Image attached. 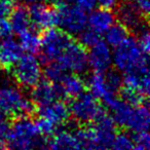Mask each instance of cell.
<instances>
[{"mask_svg": "<svg viewBox=\"0 0 150 150\" xmlns=\"http://www.w3.org/2000/svg\"><path fill=\"white\" fill-rule=\"evenodd\" d=\"M25 97L18 88H4L0 90V111L7 119L21 116Z\"/></svg>", "mask_w": 150, "mask_h": 150, "instance_id": "9c48e42d", "label": "cell"}, {"mask_svg": "<svg viewBox=\"0 0 150 150\" xmlns=\"http://www.w3.org/2000/svg\"><path fill=\"white\" fill-rule=\"evenodd\" d=\"M18 4V0H0V19H8Z\"/></svg>", "mask_w": 150, "mask_h": 150, "instance_id": "f1b7e54d", "label": "cell"}, {"mask_svg": "<svg viewBox=\"0 0 150 150\" xmlns=\"http://www.w3.org/2000/svg\"><path fill=\"white\" fill-rule=\"evenodd\" d=\"M149 127V110L148 105H140L133 108L127 125V129H132L134 132L148 131Z\"/></svg>", "mask_w": 150, "mask_h": 150, "instance_id": "ac0fdd59", "label": "cell"}, {"mask_svg": "<svg viewBox=\"0 0 150 150\" xmlns=\"http://www.w3.org/2000/svg\"><path fill=\"white\" fill-rule=\"evenodd\" d=\"M61 83H62L61 86L64 90L67 102L78 97L79 95L83 94L84 92L88 90V83L84 81V79L78 73L66 75L64 79L61 81Z\"/></svg>", "mask_w": 150, "mask_h": 150, "instance_id": "5bb4252c", "label": "cell"}, {"mask_svg": "<svg viewBox=\"0 0 150 150\" xmlns=\"http://www.w3.org/2000/svg\"><path fill=\"white\" fill-rule=\"evenodd\" d=\"M57 61L66 70L78 74L83 73L88 67V47L74 38V40L57 58Z\"/></svg>", "mask_w": 150, "mask_h": 150, "instance_id": "5b68a950", "label": "cell"}, {"mask_svg": "<svg viewBox=\"0 0 150 150\" xmlns=\"http://www.w3.org/2000/svg\"><path fill=\"white\" fill-rule=\"evenodd\" d=\"M115 16L112 9L108 8H99L93 11L88 18V24L91 28L98 33L102 34L114 23Z\"/></svg>", "mask_w": 150, "mask_h": 150, "instance_id": "2e32d148", "label": "cell"}, {"mask_svg": "<svg viewBox=\"0 0 150 150\" xmlns=\"http://www.w3.org/2000/svg\"><path fill=\"white\" fill-rule=\"evenodd\" d=\"M106 31H107V33H106L107 42H108L110 45L114 46V47L119 45L125 38H127L129 36L132 35L129 30L127 29L123 24H121L120 22H118V21L113 23Z\"/></svg>", "mask_w": 150, "mask_h": 150, "instance_id": "d6986e66", "label": "cell"}, {"mask_svg": "<svg viewBox=\"0 0 150 150\" xmlns=\"http://www.w3.org/2000/svg\"><path fill=\"white\" fill-rule=\"evenodd\" d=\"M114 64L118 70L125 72L145 70L148 69V54L142 52L136 38L131 35L116 46Z\"/></svg>", "mask_w": 150, "mask_h": 150, "instance_id": "6da1fadb", "label": "cell"}, {"mask_svg": "<svg viewBox=\"0 0 150 150\" xmlns=\"http://www.w3.org/2000/svg\"><path fill=\"white\" fill-rule=\"evenodd\" d=\"M31 99L38 107H42L57 100L66 101V96L60 83L52 82L44 78L40 79L31 88Z\"/></svg>", "mask_w": 150, "mask_h": 150, "instance_id": "ba28073f", "label": "cell"}, {"mask_svg": "<svg viewBox=\"0 0 150 150\" xmlns=\"http://www.w3.org/2000/svg\"><path fill=\"white\" fill-rule=\"evenodd\" d=\"M135 135L132 138L133 141L134 149H140V150H147L150 147V139L148 131H141V132H135Z\"/></svg>", "mask_w": 150, "mask_h": 150, "instance_id": "484cf974", "label": "cell"}, {"mask_svg": "<svg viewBox=\"0 0 150 150\" xmlns=\"http://www.w3.org/2000/svg\"><path fill=\"white\" fill-rule=\"evenodd\" d=\"M70 115L74 119L76 125H91L107 113L102 103L94 95L83 94L68 101Z\"/></svg>", "mask_w": 150, "mask_h": 150, "instance_id": "3957f363", "label": "cell"}, {"mask_svg": "<svg viewBox=\"0 0 150 150\" xmlns=\"http://www.w3.org/2000/svg\"><path fill=\"white\" fill-rule=\"evenodd\" d=\"M101 34L96 32L95 30L91 29V30H86V31L82 32L80 34L79 37V41L81 42L82 44L86 46V47H92L94 44H96L99 40H101Z\"/></svg>", "mask_w": 150, "mask_h": 150, "instance_id": "83f0119b", "label": "cell"}, {"mask_svg": "<svg viewBox=\"0 0 150 150\" xmlns=\"http://www.w3.org/2000/svg\"><path fill=\"white\" fill-rule=\"evenodd\" d=\"M136 40L138 42V45L141 48V50L145 54H149L150 50V39H149V32L147 30V27L142 28L140 31L136 33Z\"/></svg>", "mask_w": 150, "mask_h": 150, "instance_id": "4316f807", "label": "cell"}, {"mask_svg": "<svg viewBox=\"0 0 150 150\" xmlns=\"http://www.w3.org/2000/svg\"><path fill=\"white\" fill-rule=\"evenodd\" d=\"M9 18H11L9 22L11 24L13 31L17 34L23 33L24 31L30 29V27H31L29 7L27 5L18 3Z\"/></svg>", "mask_w": 150, "mask_h": 150, "instance_id": "e0dca14e", "label": "cell"}, {"mask_svg": "<svg viewBox=\"0 0 150 150\" xmlns=\"http://www.w3.org/2000/svg\"><path fill=\"white\" fill-rule=\"evenodd\" d=\"M117 95L122 101L127 102V104L132 105L133 107L140 106V105H148V97L143 95L142 93L138 92L133 88H127L121 86Z\"/></svg>", "mask_w": 150, "mask_h": 150, "instance_id": "ffe728a7", "label": "cell"}, {"mask_svg": "<svg viewBox=\"0 0 150 150\" xmlns=\"http://www.w3.org/2000/svg\"><path fill=\"white\" fill-rule=\"evenodd\" d=\"M66 69L60 64L57 60L44 64V76L46 79L52 82L60 83L66 76Z\"/></svg>", "mask_w": 150, "mask_h": 150, "instance_id": "7402d4cb", "label": "cell"}, {"mask_svg": "<svg viewBox=\"0 0 150 150\" xmlns=\"http://www.w3.org/2000/svg\"><path fill=\"white\" fill-rule=\"evenodd\" d=\"M111 64V54L107 44L102 40H99L96 44L92 46L88 54V65L92 66L94 71L105 72L108 70Z\"/></svg>", "mask_w": 150, "mask_h": 150, "instance_id": "4fadbf2b", "label": "cell"}, {"mask_svg": "<svg viewBox=\"0 0 150 150\" xmlns=\"http://www.w3.org/2000/svg\"><path fill=\"white\" fill-rule=\"evenodd\" d=\"M38 116L50 119L57 127L66 125L71 119L68 102L64 100H57L48 105L39 107Z\"/></svg>", "mask_w": 150, "mask_h": 150, "instance_id": "8fae6325", "label": "cell"}, {"mask_svg": "<svg viewBox=\"0 0 150 150\" xmlns=\"http://www.w3.org/2000/svg\"><path fill=\"white\" fill-rule=\"evenodd\" d=\"M40 47L37 52L39 63L42 65L57 60L65 48L74 40V36L60 28L52 27L39 33Z\"/></svg>", "mask_w": 150, "mask_h": 150, "instance_id": "7a4b0ae2", "label": "cell"}, {"mask_svg": "<svg viewBox=\"0 0 150 150\" xmlns=\"http://www.w3.org/2000/svg\"><path fill=\"white\" fill-rule=\"evenodd\" d=\"M21 45L11 38H5L0 43V70L11 72L13 65L22 56Z\"/></svg>", "mask_w": 150, "mask_h": 150, "instance_id": "7c38bea8", "label": "cell"}, {"mask_svg": "<svg viewBox=\"0 0 150 150\" xmlns=\"http://www.w3.org/2000/svg\"><path fill=\"white\" fill-rule=\"evenodd\" d=\"M127 129H122V127H117L116 133H115L114 139L111 144V147L114 148V149H133V141H132V138L127 135Z\"/></svg>", "mask_w": 150, "mask_h": 150, "instance_id": "603a6c76", "label": "cell"}, {"mask_svg": "<svg viewBox=\"0 0 150 150\" xmlns=\"http://www.w3.org/2000/svg\"><path fill=\"white\" fill-rule=\"evenodd\" d=\"M46 148L52 149H77L80 148L77 138L69 132H54L52 136L45 138Z\"/></svg>", "mask_w": 150, "mask_h": 150, "instance_id": "9a60e30c", "label": "cell"}, {"mask_svg": "<svg viewBox=\"0 0 150 150\" xmlns=\"http://www.w3.org/2000/svg\"><path fill=\"white\" fill-rule=\"evenodd\" d=\"M19 35L21 39V46L23 50L31 54H37L39 52L40 37L38 32L33 29H28Z\"/></svg>", "mask_w": 150, "mask_h": 150, "instance_id": "44dd1931", "label": "cell"}, {"mask_svg": "<svg viewBox=\"0 0 150 150\" xmlns=\"http://www.w3.org/2000/svg\"><path fill=\"white\" fill-rule=\"evenodd\" d=\"M102 8H108V9H112L115 7L116 5V0H97Z\"/></svg>", "mask_w": 150, "mask_h": 150, "instance_id": "836d02e7", "label": "cell"}, {"mask_svg": "<svg viewBox=\"0 0 150 150\" xmlns=\"http://www.w3.org/2000/svg\"><path fill=\"white\" fill-rule=\"evenodd\" d=\"M114 16L118 22L125 26L132 35L135 36L138 31L144 27H148V22L145 21V19L142 16L141 11H139L138 6L134 4L133 1L129 0H123L119 3H116L115 5Z\"/></svg>", "mask_w": 150, "mask_h": 150, "instance_id": "52a82bcc", "label": "cell"}, {"mask_svg": "<svg viewBox=\"0 0 150 150\" xmlns=\"http://www.w3.org/2000/svg\"><path fill=\"white\" fill-rule=\"evenodd\" d=\"M58 11L60 13L59 25L63 26L73 33H77L84 29L88 19L84 11H82L81 8L69 4Z\"/></svg>", "mask_w": 150, "mask_h": 150, "instance_id": "30bf717a", "label": "cell"}, {"mask_svg": "<svg viewBox=\"0 0 150 150\" xmlns=\"http://www.w3.org/2000/svg\"><path fill=\"white\" fill-rule=\"evenodd\" d=\"M77 6L84 11H90L96 5V0H76Z\"/></svg>", "mask_w": 150, "mask_h": 150, "instance_id": "d6a6232c", "label": "cell"}, {"mask_svg": "<svg viewBox=\"0 0 150 150\" xmlns=\"http://www.w3.org/2000/svg\"><path fill=\"white\" fill-rule=\"evenodd\" d=\"M13 28L11 24L6 19H0V37L11 38L13 35Z\"/></svg>", "mask_w": 150, "mask_h": 150, "instance_id": "f546056e", "label": "cell"}, {"mask_svg": "<svg viewBox=\"0 0 150 150\" xmlns=\"http://www.w3.org/2000/svg\"><path fill=\"white\" fill-rule=\"evenodd\" d=\"M129 1H134V0H129Z\"/></svg>", "mask_w": 150, "mask_h": 150, "instance_id": "d590c367", "label": "cell"}, {"mask_svg": "<svg viewBox=\"0 0 150 150\" xmlns=\"http://www.w3.org/2000/svg\"><path fill=\"white\" fill-rule=\"evenodd\" d=\"M104 80L107 90L110 91L111 93H113V94H115L117 96L119 88L122 86V79H121L119 73L117 71L113 70V69L110 71H107L106 75L104 76Z\"/></svg>", "mask_w": 150, "mask_h": 150, "instance_id": "cb8c5ba5", "label": "cell"}, {"mask_svg": "<svg viewBox=\"0 0 150 150\" xmlns=\"http://www.w3.org/2000/svg\"><path fill=\"white\" fill-rule=\"evenodd\" d=\"M34 122L38 129V133L44 138H47L52 136L57 131V125L47 118H44L42 116H37L34 119Z\"/></svg>", "mask_w": 150, "mask_h": 150, "instance_id": "d4e9b609", "label": "cell"}, {"mask_svg": "<svg viewBox=\"0 0 150 150\" xmlns=\"http://www.w3.org/2000/svg\"><path fill=\"white\" fill-rule=\"evenodd\" d=\"M9 132V122L6 116L0 111V138L6 140Z\"/></svg>", "mask_w": 150, "mask_h": 150, "instance_id": "4dcf8cb0", "label": "cell"}, {"mask_svg": "<svg viewBox=\"0 0 150 150\" xmlns=\"http://www.w3.org/2000/svg\"><path fill=\"white\" fill-rule=\"evenodd\" d=\"M18 86L31 90L40 80L42 71L40 63L32 54H22L11 70Z\"/></svg>", "mask_w": 150, "mask_h": 150, "instance_id": "277c9868", "label": "cell"}, {"mask_svg": "<svg viewBox=\"0 0 150 150\" xmlns=\"http://www.w3.org/2000/svg\"><path fill=\"white\" fill-rule=\"evenodd\" d=\"M136 5L138 6L139 11H141L142 16L145 19L146 22L149 20V11H150V5H149V0H136Z\"/></svg>", "mask_w": 150, "mask_h": 150, "instance_id": "1f68e13d", "label": "cell"}, {"mask_svg": "<svg viewBox=\"0 0 150 150\" xmlns=\"http://www.w3.org/2000/svg\"><path fill=\"white\" fill-rule=\"evenodd\" d=\"M28 2H37V1H40V0H26Z\"/></svg>", "mask_w": 150, "mask_h": 150, "instance_id": "e575fe53", "label": "cell"}, {"mask_svg": "<svg viewBox=\"0 0 150 150\" xmlns=\"http://www.w3.org/2000/svg\"><path fill=\"white\" fill-rule=\"evenodd\" d=\"M32 29L40 33L60 24V13L50 2L36 3L29 7Z\"/></svg>", "mask_w": 150, "mask_h": 150, "instance_id": "8992f818", "label": "cell"}]
</instances>
